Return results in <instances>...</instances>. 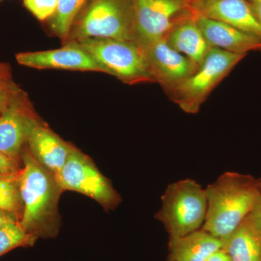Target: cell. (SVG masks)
<instances>
[{
    "mask_svg": "<svg viewBox=\"0 0 261 261\" xmlns=\"http://www.w3.org/2000/svg\"><path fill=\"white\" fill-rule=\"evenodd\" d=\"M19 177L23 213L20 224L36 239L54 238L59 231L58 203L63 192L56 176L34 160L25 147Z\"/></svg>",
    "mask_w": 261,
    "mask_h": 261,
    "instance_id": "1",
    "label": "cell"
},
{
    "mask_svg": "<svg viewBox=\"0 0 261 261\" xmlns=\"http://www.w3.org/2000/svg\"><path fill=\"white\" fill-rule=\"evenodd\" d=\"M205 192L207 214L201 228L222 243L251 213L261 197L257 179L232 171L223 173Z\"/></svg>",
    "mask_w": 261,
    "mask_h": 261,
    "instance_id": "2",
    "label": "cell"
},
{
    "mask_svg": "<svg viewBox=\"0 0 261 261\" xmlns=\"http://www.w3.org/2000/svg\"><path fill=\"white\" fill-rule=\"evenodd\" d=\"M92 38L135 41L133 0H90L75 19L67 43Z\"/></svg>",
    "mask_w": 261,
    "mask_h": 261,
    "instance_id": "3",
    "label": "cell"
},
{
    "mask_svg": "<svg viewBox=\"0 0 261 261\" xmlns=\"http://www.w3.org/2000/svg\"><path fill=\"white\" fill-rule=\"evenodd\" d=\"M155 219L162 223L170 238L185 236L200 229L207 214L205 189L195 180H180L168 185Z\"/></svg>",
    "mask_w": 261,
    "mask_h": 261,
    "instance_id": "4",
    "label": "cell"
},
{
    "mask_svg": "<svg viewBox=\"0 0 261 261\" xmlns=\"http://www.w3.org/2000/svg\"><path fill=\"white\" fill-rule=\"evenodd\" d=\"M77 43L105 73L123 83L132 85L154 82L145 49L135 41L92 38Z\"/></svg>",
    "mask_w": 261,
    "mask_h": 261,
    "instance_id": "5",
    "label": "cell"
},
{
    "mask_svg": "<svg viewBox=\"0 0 261 261\" xmlns=\"http://www.w3.org/2000/svg\"><path fill=\"white\" fill-rule=\"evenodd\" d=\"M247 56L212 47L195 73L167 94L184 112L196 114L211 92Z\"/></svg>",
    "mask_w": 261,
    "mask_h": 261,
    "instance_id": "6",
    "label": "cell"
},
{
    "mask_svg": "<svg viewBox=\"0 0 261 261\" xmlns=\"http://www.w3.org/2000/svg\"><path fill=\"white\" fill-rule=\"evenodd\" d=\"M56 178L63 192L69 190L87 196L105 210H114L121 202V196L109 179L88 156L75 147Z\"/></svg>",
    "mask_w": 261,
    "mask_h": 261,
    "instance_id": "7",
    "label": "cell"
},
{
    "mask_svg": "<svg viewBox=\"0 0 261 261\" xmlns=\"http://www.w3.org/2000/svg\"><path fill=\"white\" fill-rule=\"evenodd\" d=\"M193 0H133L135 42L145 47L165 39L173 27L196 17Z\"/></svg>",
    "mask_w": 261,
    "mask_h": 261,
    "instance_id": "8",
    "label": "cell"
},
{
    "mask_svg": "<svg viewBox=\"0 0 261 261\" xmlns=\"http://www.w3.org/2000/svg\"><path fill=\"white\" fill-rule=\"evenodd\" d=\"M39 122L23 94L0 114V152L22 163L29 135Z\"/></svg>",
    "mask_w": 261,
    "mask_h": 261,
    "instance_id": "9",
    "label": "cell"
},
{
    "mask_svg": "<svg viewBox=\"0 0 261 261\" xmlns=\"http://www.w3.org/2000/svg\"><path fill=\"white\" fill-rule=\"evenodd\" d=\"M142 47L145 49L154 82L159 84L167 94L191 76L199 68L186 56L170 47L164 39Z\"/></svg>",
    "mask_w": 261,
    "mask_h": 261,
    "instance_id": "10",
    "label": "cell"
},
{
    "mask_svg": "<svg viewBox=\"0 0 261 261\" xmlns=\"http://www.w3.org/2000/svg\"><path fill=\"white\" fill-rule=\"evenodd\" d=\"M20 65L36 69H58L94 71L104 70L78 43L70 42L64 47L51 50L28 51L16 55Z\"/></svg>",
    "mask_w": 261,
    "mask_h": 261,
    "instance_id": "11",
    "label": "cell"
},
{
    "mask_svg": "<svg viewBox=\"0 0 261 261\" xmlns=\"http://www.w3.org/2000/svg\"><path fill=\"white\" fill-rule=\"evenodd\" d=\"M197 17L227 24L261 37V24L247 0H193Z\"/></svg>",
    "mask_w": 261,
    "mask_h": 261,
    "instance_id": "12",
    "label": "cell"
},
{
    "mask_svg": "<svg viewBox=\"0 0 261 261\" xmlns=\"http://www.w3.org/2000/svg\"><path fill=\"white\" fill-rule=\"evenodd\" d=\"M73 147L40 122L32 128L27 145L34 160L56 176L65 166Z\"/></svg>",
    "mask_w": 261,
    "mask_h": 261,
    "instance_id": "13",
    "label": "cell"
},
{
    "mask_svg": "<svg viewBox=\"0 0 261 261\" xmlns=\"http://www.w3.org/2000/svg\"><path fill=\"white\" fill-rule=\"evenodd\" d=\"M197 22L211 47L245 56L250 51H261L258 36L202 17H197Z\"/></svg>",
    "mask_w": 261,
    "mask_h": 261,
    "instance_id": "14",
    "label": "cell"
},
{
    "mask_svg": "<svg viewBox=\"0 0 261 261\" xmlns=\"http://www.w3.org/2000/svg\"><path fill=\"white\" fill-rule=\"evenodd\" d=\"M164 40L170 47L199 67L213 47L201 32L197 16L184 20L173 27Z\"/></svg>",
    "mask_w": 261,
    "mask_h": 261,
    "instance_id": "15",
    "label": "cell"
},
{
    "mask_svg": "<svg viewBox=\"0 0 261 261\" xmlns=\"http://www.w3.org/2000/svg\"><path fill=\"white\" fill-rule=\"evenodd\" d=\"M221 248V240L200 228L185 236L170 238L169 258L174 261H206Z\"/></svg>",
    "mask_w": 261,
    "mask_h": 261,
    "instance_id": "16",
    "label": "cell"
},
{
    "mask_svg": "<svg viewBox=\"0 0 261 261\" xmlns=\"http://www.w3.org/2000/svg\"><path fill=\"white\" fill-rule=\"evenodd\" d=\"M222 249L232 261H261V233L250 214L223 243Z\"/></svg>",
    "mask_w": 261,
    "mask_h": 261,
    "instance_id": "17",
    "label": "cell"
},
{
    "mask_svg": "<svg viewBox=\"0 0 261 261\" xmlns=\"http://www.w3.org/2000/svg\"><path fill=\"white\" fill-rule=\"evenodd\" d=\"M90 0H58V8L55 15L48 20L49 29L64 44L68 37L75 19Z\"/></svg>",
    "mask_w": 261,
    "mask_h": 261,
    "instance_id": "18",
    "label": "cell"
},
{
    "mask_svg": "<svg viewBox=\"0 0 261 261\" xmlns=\"http://www.w3.org/2000/svg\"><path fill=\"white\" fill-rule=\"evenodd\" d=\"M20 170L14 174H0V209L15 215L19 221L23 213V202L19 187Z\"/></svg>",
    "mask_w": 261,
    "mask_h": 261,
    "instance_id": "19",
    "label": "cell"
},
{
    "mask_svg": "<svg viewBox=\"0 0 261 261\" xmlns=\"http://www.w3.org/2000/svg\"><path fill=\"white\" fill-rule=\"evenodd\" d=\"M36 240L24 230L20 221L8 223L0 228V257L16 247L34 245Z\"/></svg>",
    "mask_w": 261,
    "mask_h": 261,
    "instance_id": "20",
    "label": "cell"
},
{
    "mask_svg": "<svg viewBox=\"0 0 261 261\" xmlns=\"http://www.w3.org/2000/svg\"><path fill=\"white\" fill-rule=\"evenodd\" d=\"M24 7L39 20L50 19L56 13L58 0H23Z\"/></svg>",
    "mask_w": 261,
    "mask_h": 261,
    "instance_id": "21",
    "label": "cell"
},
{
    "mask_svg": "<svg viewBox=\"0 0 261 261\" xmlns=\"http://www.w3.org/2000/svg\"><path fill=\"white\" fill-rule=\"evenodd\" d=\"M24 94L21 89L18 91H12L0 87V112L9 108L15 100Z\"/></svg>",
    "mask_w": 261,
    "mask_h": 261,
    "instance_id": "22",
    "label": "cell"
},
{
    "mask_svg": "<svg viewBox=\"0 0 261 261\" xmlns=\"http://www.w3.org/2000/svg\"><path fill=\"white\" fill-rule=\"evenodd\" d=\"M22 163L10 159L0 152V174L10 175L18 173L21 169Z\"/></svg>",
    "mask_w": 261,
    "mask_h": 261,
    "instance_id": "23",
    "label": "cell"
},
{
    "mask_svg": "<svg viewBox=\"0 0 261 261\" xmlns=\"http://www.w3.org/2000/svg\"><path fill=\"white\" fill-rule=\"evenodd\" d=\"M0 87L12 91L20 90L12 79L9 67L3 63H0Z\"/></svg>",
    "mask_w": 261,
    "mask_h": 261,
    "instance_id": "24",
    "label": "cell"
},
{
    "mask_svg": "<svg viewBox=\"0 0 261 261\" xmlns=\"http://www.w3.org/2000/svg\"><path fill=\"white\" fill-rule=\"evenodd\" d=\"M250 215L261 233V197Z\"/></svg>",
    "mask_w": 261,
    "mask_h": 261,
    "instance_id": "25",
    "label": "cell"
},
{
    "mask_svg": "<svg viewBox=\"0 0 261 261\" xmlns=\"http://www.w3.org/2000/svg\"><path fill=\"white\" fill-rule=\"evenodd\" d=\"M206 261H232L229 255L225 251L224 249H220L214 252Z\"/></svg>",
    "mask_w": 261,
    "mask_h": 261,
    "instance_id": "26",
    "label": "cell"
},
{
    "mask_svg": "<svg viewBox=\"0 0 261 261\" xmlns=\"http://www.w3.org/2000/svg\"><path fill=\"white\" fill-rule=\"evenodd\" d=\"M13 221H18L15 215L8 212V211L0 209V228Z\"/></svg>",
    "mask_w": 261,
    "mask_h": 261,
    "instance_id": "27",
    "label": "cell"
},
{
    "mask_svg": "<svg viewBox=\"0 0 261 261\" xmlns=\"http://www.w3.org/2000/svg\"><path fill=\"white\" fill-rule=\"evenodd\" d=\"M247 1L250 3L254 14L261 24V0H247Z\"/></svg>",
    "mask_w": 261,
    "mask_h": 261,
    "instance_id": "28",
    "label": "cell"
},
{
    "mask_svg": "<svg viewBox=\"0 0 261 261\" xmlns=\"http://www.w3.org/2000/svg\"><path fill=\"white\" fill-rule=\"evenodd\" d=\"M257 181H258L259 188H260L261 192V178H259V179H257Z\"/></svg>",
    "mask_w": 261,
    "mask_h": 261,
    "instance_id": "29",
    "label": "cell"
},
{
    "mask_svg": "<svg viewBox=\"0 0 261 261\" xmlns=\"http://www.w3.org/2000/svg\"><path fill=\"white\" fill-rule=\"evenodd\" d=\"M168 261H174V260H173L172 259L169 258V260H168Z\"/></svg>",
    "mask_w": 261,
    "mask_h": 261,
    "instance_id": "30",
    "label": "cell"
},
{
    "mask_svg": "<svg viewBox=\"0 0 261 261\" xmlns=\"http://www.w3.org/2000/svg\"><path fill=\"white\" fill-rule=\"evenodd\" d=\"M3 1V0H0V2Z\"/></svg>",
    "mask_w": 261,
    "mask_h": 261,
    "instance_id": "31",
    "label": "cell"
},
{
    "mask_svg": "<svg viewBox=\"0 0 261 261\" xmlns=\"http://www.w3.org/2000/svg\"><path fill=\"white\" fill-rule=\"evenodd\" d=\"M1 113H2V112H0V114H1Z\"/></svg>",
    "mask_w": 261,
    "mask_h": 261,
    "instance_id": "32",
    "label": "cell"
}]
</instances>
